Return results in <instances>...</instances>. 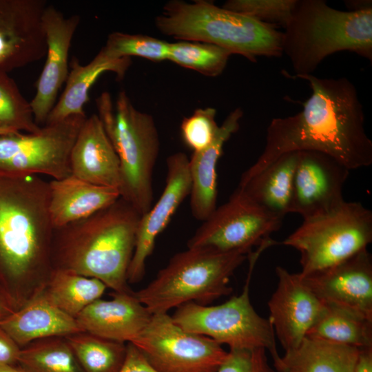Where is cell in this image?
I'll return each instance as SVG.
<instances>
[{
	"label": "cell",
	"instance_id": "cell-1",
	"mask_svg": "<svg viewBox=\"0 0 372 372\" xmlns=\"http://www.w3.org/2000/svg\"><path fill=\"white\" fill-rule=\"evenodd\" d=\"M312 90L298 113L271 120L264 149L240 179L256 175L282 154L313 151L326 154L347 169L372 164V141L364 128V114L353 84L347 78L299 76Z\"/></svg>",
	"mask_w": 372,
	"mask_h": 372
},
{
	"label": "cell",
	"instance_id": "cell-2",
	"mask_svg": "<svg viewBox=\"0 0 372 372\" xmlns=\"http://www.w3.org/2000/svg\"><path fill=\"white\" fill-rule=\"evenodd\" d=\"M49 182L0 172V285L15 310L40 295L53 270Z\"/></svg>",
	"mask_w": 372,
	"mask_h": 372
},
{
	"label": "cell",
	"instance_id": "cell-3",
	"mask_svg": "<svg viewBox=\"0 0 372 372\" xmlns=\"http://www.w3.org/2000/svg\"><path fill=\"white\" fill-rule=\"evenodd\" d=\"M140 217L120 197L89 217L54 228L53 269L96 278L114 292H132L127 282V271Z\"/></svg>",
	"mask_w": 372,
	"mask_h": 372
},
{
	"label": "cell",
	"instance_id": "cell-4",
	"mask_svg": "<svg viewBox=\"0 0 372 372\" xmlns=\"http://www.w3.org/2000/svg\"><path fill=\"white\" fill-rule=\"evenodd\" d=\"M282 32V53L294 78L312 74L329 55L355 52L372 60V8L341 11L323 0H298Z\"/></svg>",
	"mask_w": 372,
	"mask_h": 372
},
{
	"label": "cell",
	"instance_id": "cell-5",
	"mask_svg": "<svg viewBox=\"0 0 372 372\" xmlns=\"http://www.w3.org/2000/svg\"><path fill=\"white\" fill-rule=\"evenodd\" d=\"M155 25L162 34L179 41L213 44L252 62L258 56L283 54L282 32L208 1H169L156 17Z\"/></svg>",
	"mask_w": 372,
	"mask_h": 372
},
{
	"label": "cell",
	"instance_id": "cell-6",
	"mask_svg": "<svg viewBox=\"0 0 372 372\" xmlns=\"http://www.w3.org/2000/svg\"><path fill=\"white\" fill-rule=\"evenodd\" d=\"M98 116L120 162L121 198L142 216L153 205V173L160 152L152 115L137 110L125 91L114 103L107 92L96 100Z\"/></svg>",
	"mask_w": 372,
	"mask_h": 372
},
{
	"label": "cell",
	"instance_id": "cell-7",
	"mask_svg": "<svg viewBox=\"0 0 372 372\" xmlns=\"http://www.w3.org/2000/svg\"><path fill=\"white\" fill-rule=\"evenodd\" d=\"M251 253L187 248L174 255L134 295L151 314L165 313L192 302L207 305L232 292L230 278Z\"/></svg>",
	"mask_w": 372,
	"mask_h": 372
},
{
	"label": "cell",
	"instance_id": "cell-8",
	"mask_svg": "<svg viewBox=\"0 0 372 372\" xmlns=\"http://www.w3.org/2000/svg\"><path fill=\"white\" fill-rule=\"evenodd\" d=\"M372 242V211L359 202L344 201L331 211L303 219L281 244L299 251L302 275L337 265Z\"/></svg>",
	"mask_w": 372,
	"mask_h": 372
},
{
	"label": "cell",
	"instance_id": "cell-9",
	"mask_svg": "<svg viewBox=\"0 0 372 372\" xmlns=\"http://www.w3.org/2000/svg\"><path fill=\"white\" fill-rule=\"evenodd\" d=\"M256 260H249V269L242 293L216 306L187 302L171 316L184 330L209 337L230 349H265L272 358L279 355L273 329L260 316L249 298V284Z\"/></svg>",
	"mask_w": 372,
	"mask_h": 372
},
{
	"label": "cell",
	"instance_id": "cell-10",
	"mask_svg": "<svg viewBox=\"0 0 372 372\" xmlns=\"http://www.w3.org/2000/svg\"><path fill=\"white\" fill-rule=\"evenodd\" d=\"M85 114L45 125L34 134L0 135V172L46 175L61 179L71 174L70 154Z\"/></svg>",
	"mask_w": 372,
	"mask_h": 372
},
{
	"label": "cell",
	"instance_id": "cell-11",
	"mask_svg": "<svg viewBox=\"0 0 372 372\" xmlns=\"http://www.w3.org/2000/svg\"><path fill=\"white\" fill-rule=\"evenodd\" d=\"M132 343L158 372H216L227 355L221 344L184 330L167 313L152 314Z\"/></svg>",
	"mask_w": 372,
	"mask_h": 372
},
{
	"label": "cell",
	"instance_id": "cell-12",
	"mask_svg": "<svg viewBox=\"0 0 372 372\" xmlns=\"http://www.w3.org/2000/svg\"><path fill=\"white\" fill-rule=\"evenodd\" d=\"M283 218L254 202L238 188L213 211L187 242V248L204 247L221 252L251 253L254 246L273 240Z\"/></svg>",
	"mask_w": 372,
	"mask_h": 372
},
{
	"label": "cell",
	"instance_id": "cell-13",
	"mask_svg": "<svg viewBox=\"0 0 372 372\" xmlns=\"http://www.w3.org/2000/svg\"><path fill=\"white\" fill-rule=\"evenodd\" d=\"M166 163L167 176L162 194L138 221L134 251L127 271L130 283H137L143 278L146 260L154 251L156 238L190 194L192 182L187 155L180 152L174 153L168 156Z\"/></svg>",
	"mask_w": 372,
	"mask_h": 372
},
{
	"label": "cell",
	"instance_id": "cell-14",
	"mask_svg": "<svg viewBox=\"0 0 372 372\" xmlns=\"http://www.w3.org/2000/svg\"><path fill=\"white\" fill-rule=\"evenodd\" d=\"M47 6L44 0H0V70L9 72L45 56Z\"/></svg>",
	"mask_w": 372,
	"mask_h": 372
},
{
	"label": "cell",
	"instance_id": "cell-15",
	"mask_svg": "<svg viewBox=\"0 0 372 372\" xmlns=\"http://www.w3.org/2000/svg\"><path fill=\"white\" fill-rule=\"evenodd\" d=\"M349 170L333 158L313 151L299 152L290 213L303 219L325 214L342 203Z\"/></svg>",
	"mask_w": 372,
	"mask_h": 372
},
{
	"label": "cell",
	"instance_id": "cell-16",
	"mask_svg": "<svg viewBox=\"0 0 372 372\" xmlns=\"http://www.w3.org/2000/svg\"><path fill=\"white\" fill-rule=\"evenodd\" d=\"M278 285L268 301L270 322L285 351L298 348L315 323L324 304L304 282L300 273L278 266Z\"/></svg>",
	"mask_w": 372,
	"mask_h": 372
},
{
	"label": "cell",
	"instance_id": "cell-17",
	"mask_svg": "<svg viewBox=\"0 0 372 372\" xmlns=\"http://www.w3.org/2000/svg\"><path fill=\"white\" fill-rule=\"evenodd\" d=\"M80 17H66L53 6H47L42 15L47 52L46 60L30 101L36 123L43 127L54 106L58 92L69 74V51L80 23Z\"/></svg>",
	"mask_w": 372,
	"mask_h": 372
},
{
	"label": "cell",
	"instance_id": "cell-18",
	"mask_svg": "<svg viewBox=\"0 0 372 372\" xmlns=\"http://www.w3.org/2000/svg\"><path fill=\"white\" fill-rule=\"evenodd\" d=\"M300 275L323 303L351 309L372 320V258L367 249L332 267Z\"/></svg>",
	"mask_w": 372,
	"mask_h": 372
},
{
	"label": "cell",
	"instance_id": "cell-19",
	"mask_svg": "<svg viewBox=\"0 0 372 372\" xmlns=\"http://www.w3.org/2000/svg\"><path fill=\"white\" fill-rule=\"evenodd\" d=\"M70 167L71 174L81 180L118 189L119 159L97 114L87 117L80 129L70 152Z\"/></svg>",
	"mask_w": 372,
	"mask_h": 372
},
{
	"label": "cell",
	"instance_id": "cell-20",
	"mask_svg": "<svg viewBox=\"0 0 372 372\" xmlns=\"http://www.w3.org/2000/svg\"><path fill=\"white\" fill-rule=\"evenodd\" d=\"M112 299L95 300L76 318L84 331L106 339L133 342L142 333L152 315L134 291L112 293Z\"/></svg>",
	"mask_w": 372,
	"mask_h": 372
},
{
	"label": "cell",
	"instance_id": "cell-21",
	"mask_svg": "<svg viewBox=\"0 0 372 372\" xmlns=\"http://www.w3.org/2000/svg\"><path fill=\"white\" fill-rule=\"evenodd\" d=\"M242 116L240 107L230 112L219 126L213 142L205 149L193 152L189 158L190 209L198 220H205L217 207V164L225 143L238 130Z\"/></svg>",
	"mask_w": 372,
	"mask_h": 372
},
{
	"label": "cell",
	"instance_id": "cell-22",
	"mask_svg": "<svg viewBox=\"0 0 372 372\" xmlns=\"http://www.w3.org/2000/svg\"><path fill=\"white\" fill-rule=\"evenodd\" d=\"M0 327L21 348L37 340L84 331L76 318L56 307L43 292L0 320Z\"/></svg>",
	"mask_w": 372,
	"mask_h": 372
},
{
	"label": "cell",
	"instance_id": "cell-23",
	"mask_svg": "<svg viewBox=\"0 0 372 372\" xmlns=\"http://www.w3.org/2000/svg\"><path fill=\"white\" fill-rule=\"evenodd\" d=\"M49 211L54 228L89 217L118 200L117 188L99 186L72 174L49 182Z\"/></svg>",
	"mask_w": 372,
	"mask_h": 372
},
{
	"label": "cell",
	"instance_id": "cell-24",
	"mask_svg": "<svg viewBox=\"0 0 372 372\" xmlns=\"http://www.w3.org/2000/svg\"><path fill=\"white\" fill-rule=\"evenodd\" d=\"M131 64L130 58L112 57L102 48L85 65L73 57L65 89L50 112L45 125L56 123L71 116L85 114L83 107L89 101V91L99 77L106 72H112L117 79H121Z\"/></svg>",
	"mask_w": 372,
	"mask_h": 372
},
{
	"label": "cell",
	"instance_id": "cell-25",
	"mask_svg": "<svg viewBox=\"0 0 372 372\" xmlns=\"http://www.w3.org/2000/svg\"><path fill=\"white\" fill-rule=\"evenodd\" d=\"M298 158L299 152L282 154L256 175L239 183L238 188L265 209L284 218L290 213Z\"/></svg>",
	"mask_w": 372,
	"mask_h": 372
},
{
	"label": "cell",
	"instance_id": "cell-26",
	"mask_svg": "<svg viewBox=\"0 0 372 372\" xmlns=\"http://www.w3.org/2000/svg\"><path fill=\"white\" fill-rule=\"evenodd\" d=\"M357 347L306 337L300 346L273 358L277 372H354Z\"/></svg>",
	"mask_w": 372,
	"mask_h": 372
},
{
	"label": "cell",
	"instance_id": "cell-27",
	"mask_svg": "<svg viewBox=\"0 0 372 372\" xmlns=\"http://www.w3.org/2000/svg\"><path fill=\"white\" fill-rule=\"evenodd\" d=\"M306 337L358 349L372 348V320L351 309L324 304Z\"/></svg>",
	"mask_w": 372,
	"mask_h": 372
},
{
	"label": "cell",
	"instance_id": "cell-28",
	"mask_svg": "<svg viewBox=\"0 0 372 372\" xmlns=\"http://www.w3.org/2000/svg\"><path fill=\"white\" fill-rule=\"evenodd\" d=\"M106 288L96 278L54 269L43 293L56 307L76 318L86 307L101 298Z\"/></svg>",
	"mask_w": 372,
	"mask_h": 372
},
{
	"label": "cell",
	"instance_id": "cell-29",
	"mask_svg": "<svg viewBox=\"0 0 372 372\" xmlns=\"http://www.w3.org/2000/svg\"><path fill=\"white\" fill-rule=\"evenodd\" d=\"M83 372H118L127 344L86 331L65 337Z\"/></svg>",
	"mask_w": 372,
	"mask_h": 372
},
{
	"label": "cell",
	"instance_id": "cell-30",
	"mask_svg": "<svg viewBox=\"0 0 372 372\" xmlns=\"http://www.w3.org/2000/svg\"><path fill=\"white\" fill-rule=\"evenodd\" d=\"M25 372H83L65 337H51L21 348L17 364Z\"/></svg>",
	"mask_w": 372,
	"mask_h": 372
},
{
	"label": "cell",
	"instance_id": "cell-31",
	"mask_svg": "<svg viewBox=\"0 0 372 372\" xmlns=\"http://www.w3.org/2000/svg\"><path fill=\"white\" fill-rule=\"evenodd\" d=\"M231 54L227 50L213 44L179 41L169 43L167 60L213 77L222 74Z\"/></svg>",
	"mask_w": 372,
	"mask_h": 372
},
{
	"label": "cell",
	"instance_id": "cell-32",
	"mask_svg": "<svg viewBox=\"0 0 372 372\" xmlns=\"http://www.w3.org/2000/svg\"><path fill=\"white\" fill-rule=\"evenodd\" d=\"M0 127L14 132L34 134L39 126L34 118L30 102L20 92L8 72L0 70Z\"/></svg>",
	"mask_w": 372,
	"mask_h": 372
},
{
	"label": "cell",
	"instance_id": "cell-33",
	"mask_svg": "<svg viewBox=\"0 0 372 372\" xmlns=\"http://www.w3.org/2000/svg\"><path fill=\"white\" fill-rule=\"evenodd\" d=\"M169 45V43L150 36L114 32L102 49L114 58L134 56L159 62L167 60Z\"/></svg>",
	"mask_w": 372,
	"mask_h": 372
},
{
	"label": "cell",
	"instance_id": "cell-34",
	"mask_svg": "<svg viewBox=\"0 0 372 372\" xmlns=\"http://www.w3.org/2000/svg\"><path fill=\"white\" fill-rule=\"evenodd\" d=\"M298 0H229L223 6L227 10L259 21L285 27L290 20Z\"/></svg>",
	"mask_w": 372,
	"mask_h": 372
},
{
	"label": "cell",
	"instance_id": "cell-35",
	"mask_svg": "<svg viewBox=\"0 0 372 372\" xmlns=\"http://www.w3.org/2000/svg\"><path fill=\"white\" fill-rule=\"evenodd\" d=\"M216 110L213 107L198 108L180 125V133L185 145L198 152L207 148L219 130L216 121Z\"/></svg>",
	"mask_w": 372,
	"mask_h": 372
},
{
	"label": "cell",
	"instance_id": "cell-36",
	"mask_svg": "<svg viewBox=\"0 0 372 372\" xmlns=\"http://www.w3.org/2000/svg\"><path fill=\"white\" fill-rule=\"evenodd\" d=\"M216 372H276L262 348L230 349Z\"/></svg>",
	"mask_w": 372,
	"mask_h": 372
},
{
	"label": "cell",
	"instance_id": "cell-37",
	"mask_svg": "<svg viewBox=\"0 0 372 372\" xmlns=\"http://www.w3.org/2000/svg\"><path fill=\"white\" fill-rule=\"evenodd\" d=\"M118 372H158L132 342L127 344L124 362Z\"/></svg>",
	"mask_w": 372,
	"mask_h": 372
},
{
	"label": "cell",
	"instance_id": "cell-38",
	"mask_svg": "<svg viewBox=\"0 0 372 372\" xmlns=\"http://www.w3.org/2000/svg\"><path fill=\"white\" fill-rule=\"evenodd\" d=\"M21 348L0 327V365H16Z\"/></svg>",
	"mask_w": 372,
	"mask_h": 372
},
{
	"label": "cell",
	"instance_id": "cell-39",
	"mask_svg": "<svg viewBox=\"0 0 372 372\" xmlns=\"http://www.w3.org/2000/svg\"><path fill=\"white\" fill-rule=\"evenodd\" d=\"M354 372H372V348L360 349Z\"/></svg>",
	"mask_w": 372,
	"mask_h": 372
},
{
	"label": "cell",
	"instance_id": "cell-40",
	"mask_svg": "<svg viewBox=\"0 0 372 372\" xmlns=\"http://www.w3.org/2000/svg\"><path fill=\"white\" fill-rule=\"evenodd\" d=\"M15 311L11 300L0 285V320L7 317Z\"/></svg>",
	"mask_w": 372,
	"mask_h": 372
},
{
	"label": "cell",
	"instance_id": "cell-41",
	"mask_svg": "<svg viewBox=\"0 0 372 372\" xmlns=\"http://www.w3.org/2000/svg\"><path fill=\"white\" fill-rule=\"evenodd\" d=\"M350 11L362 10L371 8V1H347Z\"/></svg>",
	"mask_w": 372,
	"mask_h": 372
},
{
	"label": "cell",
	"instance_id": "cell-42",
	"mask_svg": "<svg viewBox=\"0 0 372 372\" xmlns=\"http://www.w3.org/2000/svg\"><path fill=\"white\" fill-rule=\"evenodd\" d=\"M0 372H25L18 364L0 365Z\"/></svg>",
	"mask_w": 372,
	"mask_h": 372
},
{
	"label": "cell",
	"instance_id": "cell-43",
	"mask_svg": "<svg viewBox=\"0 0 372 372\" xmlns=\"http://www.w3.org/2000/svg\"><path fill=\"white\" fill-rule=\"evenodd\" d=\"M14 133H19V132H11V131L6 130H4V129H2V128L0 127V135L14 134Z\"/></svg>",
	"mask_w": 372,
	"mask_h": 372
}]
</instances>
